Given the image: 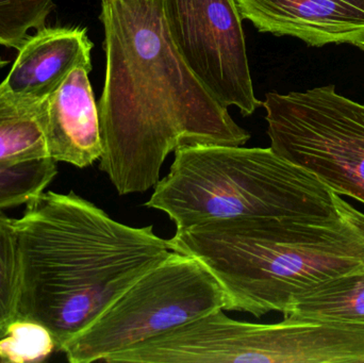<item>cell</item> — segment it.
<instances>
[{
	"instance_id": "cell-2",
	"label": "cell",
	"mask_w": 364,
	"mask_h": 363,
	"mask_svg": "<svg viewBox=\"0 0 364 363\" xmlns=\"http://www.w3.org/2000/svg\"><path fill=\"white\" fill-rule=\"evenodd\" d=\"M15 223L16 319L44 326L58 350L174 251L153 226L119 223L73 192H43Z\"/></svg>"
},
{
	"instance_id": "cell-9",
	"label": "cell",
	"mask_w": 364,
	"mask_h": 363,
	"mask_svg": "<svg viewBox=\"0 0 364 363\" xmlns=\"http://www.w3.org/2000/svg\"><path fill=\"white\" fill-rule=\"evenodd\" d=\"M244 19L264 33L299 38L309 46L364 38V0H237Z\"/></svg>"
},
{
	"instance_id": "cell-7",
	"label": "cell",
	"mask_w": 364,
	"mask_h": 363,
	"mask_svg": "<svg viewBox=\"0 0 364 363\" xmlns=\"http://www.w3.org/2000/svg\"><path fill=\"white\" fill-rule=\"evenodd\" d=\"M262 107L275 153L364 204V104L324 85L269 92Z\"/></svg>"
},
{
	"instance_id": "cell-3",
	"label": "cell",
	"mask_w": 364,
	"mask_h": 363,
	"mask_svg": "<svg viewBox=\"0 0 364 363\" xmlns=\"http://www.w3.org/2000/svg\"><path fill=\"white\" fill-rule=\"evenodd\" d=\"M170 242L211 271L226 311L284 315L318 283L364 266V213L344 200L331 217L212 222Z\"/></svg>"
},
{
	"instance_id": "cell-10",
	"label": "cell",
	"mask_w": 364,
	"mask_h": 363,
	"mask_svg": "<svg viewBox=\"0 0 364 363\" xmlns=\"http://www.w3.org/2000/svg\"><path fill=\"white\" fill-rule=\"evenodd\" d=\"M90 72L85 67L75 68L44 100L43 121L49 158L79 168L92 166L104 151Z\"/></svg>"
},
{
	"instance_id": "cell-1",
	"label": "cell",
	"mask_w": 364,
	"mask_h": 363,
	"mask_svg": "<svg viewBox=\"0 0 364 363\" xmlns=\"http://www.w3.org/2000/svg\"><path fill=\"white\" fill-rule=\"evenodd\" d=\"M106 76L100 170L119 195L144 193L177 149L243 146L250 134L193 74L154 0H102Z\"/></svg>"
},
{
	"instance_id": "cell-13",
	"label": "cell",
	"mask_w": 364,
	"mask_h": 363,
	"mask_svg": "<svg viewBox=\"0 0 364 363\" xmlns=\"http://www.w3.org/2000/svg\"><path fill=\"white\" fill-rule=\"evenodd\" d=\"M44 100L13 95L0 83V161L49 157L43 121Z\"/></svg>"
},
{
	"instance_id": "cell-17",
	"label": "cell",
	"mask_w": 364,
	"mask_h": 363,
	"mask_svg": "<svg viewBox=\"0 0 364 363\" xmlns=\"http://www.w3.org/2000/svg\"><path fill=\"white\" fill-rule=\"evenodd\" d=\"M55 349V340L44 326L16 319L0 339V362H41Z\"/></svg>"
},
{
	"instance_id": "cell-5",
	"label": "cell",
	"mask_w": 364,
	"mask_h": 363,
	"mask_svg": "<svg viewBox=\"0 0 364 363\" xmlns=\"http://www.w3.org/2000/svg\"><path fill=\"white\" fill-rule=\"evenodd\" d=\"M108 363H364V324L284 318L237 321L214 311L140 345Z\"/></svg>"
},
{
	"instance_id": "cell-6",
	"label": "cell",
	"mask_w": 364,
	"mask_h": 363,
	"mask_svg": "<svg viewBox=\"0 0 364 363\" xmlns=\"http://www.w3.org/2000/svg\"><path fill=\"white\" fill-rule=\"evenodd\" d=\"M226 292L197 258L173 251L136 279L60 351L72 363H91L171 332L216 310Z\"/></svg>"
},
{
	"instance_id": "cell-14",
	"label": "cell",
	"mask_w": 364,
	"mask_h": 363,
	"mask_svg": "<svg viewBox=\"0 0 364 363\" xmlns=\"http://www.w3.org/2000/svg\"><path fill=\"white\" fill-rule=\"evenodd\" d=\"M57 162L49 157L0 161V210L27 205L53 180Z\"/></svg>"
},
{
	"instance_id": "cell-15",
	"label": "cell",
	"mask_w": 364,
	"mask_h": 363,
	"mask_svg": "<svg viewBox=\"0 0 364 363\" xmlns=\"http://www.w3.org/2000/svg\"><path fill=\"white\" fill-rule=\"evenodd\" d=\"M21 264L15 220L0 215V339L17 318Z\"/></svg>"
},
{
	"instance_id": "cell-19",
	"label": "cell",
	"mask_w": 364,
	"mask_h": 363,
	"mask_svg": "<svg viewBox=\"0 0 364 363\" xmlns=\"http://www.w3.org/2000/svg\"><path fill=\"white\" fill-rule=\"evenodd\" d=\"M6 61H4V59H2L1 57H0V68L4 67V66H6Z\"/></svg>"
},
{
	"instance_id": "cell-11",
	"label": "cell",
	"mask_w": 364,
	"mask_h": 363,
	"mask_svg": "<svg viewBox=\"0 0 364 363\" xmlns=\"http://www.w3.org/2000/svg\"><path fill=\"white\" fill-rule=\"evenodd\" d=\"M93 43L85 28H42L29 36L2 83L13 94L43 100L77 67L92 70Z\"/></svg>"
},
{
	"instance_id": "cell-12",
	"label": "cell",
	"mask_w": 364,
	"mask_h": 363,
	"mask_svg": "<svg viewBox=\"0 0 364 363\" xmlns=\"http://www.w3.org/2000/svg\"><path fill=\"white\" fill-rule=\"evenodd\" d=\"M284 318L364 324V266L327 279L301 296Z\"/></svg>"
},
{
	"instance_id": "cell-8",
	"label": "cell",
	"mask_w": 364,
	"mask_h": 363,
	"mask_svg": "<svg viewBox=\"0 0 364 363\" xmlns=\"http://www.w3.org/2000/svg\"><path fill=\"white\" fill-rule=\"evenodd\" d=\"M168 36L193 74L244 117L263 102L255 95L243 16L237 0H154Z\"/></svg>"
},
{
	"instance_id": "cell-4",
	"label": "cell",
	"mask_w": 364,
	"mask_h": 363,
	"mask_svg": "<svg viewBox=\"0 0 364 363\" xmlns=\"http://www.w3.org/2000/svg\"><path fill=\"white\" fill-rule=\"evenodd\" d=\"M174 153L145 206L168 215L176 232L228 220L327 217L344 202L271 147L195 145Z\"/></svg>"
},
{
	"instance_id": "cell-16",
	"label": "cell",
	"mask_w": 364,
	"mask_h": 363,
	"mask_svg": "<svg viewBox=\"0 0 364 363\" xmlns=\"http://www.w3.org/2000/svg\"><path fill=\"white\" fill-rule=\"evenodd\" d=\"M53 6V0H0V45L18 50L29 30L45 27Z\"/></svg>"
},
{
	"instance_id": "cell-18",
	"label": "cell",
	"mask_w": 364,
	"mask_h": 363,
	"mask_svg": "<svg viewBox=\"0 0 364 363\" xmlns=\"http://www.w3.org/2000/svg\"><path fill=\"white\" fill-rule=\"evenodd\" d=\"M357 47H359V48L363 49L364 50V38L363 40H360V42L358 43V44L356 45Z\"/></svg>"
}]
</instances>
